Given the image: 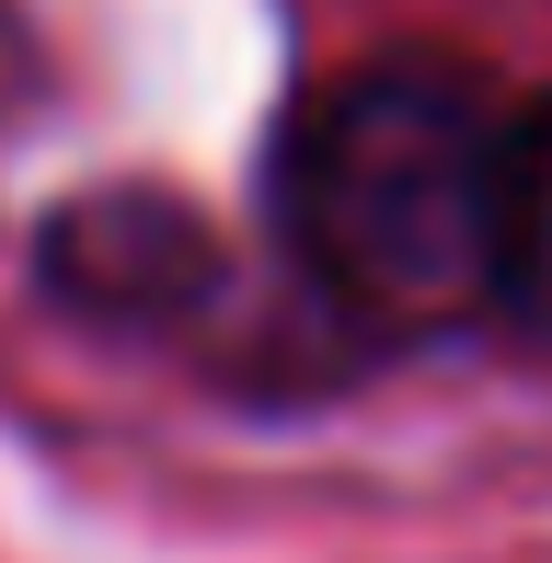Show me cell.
<instances>
[{
	"instance_id": "obj_1",
	"label": "cell",
	"mask_w": 552,
	"mask_h": 563,
	"mask_svg": "<svg viewBox=\"0 0 552 563\" xmlns=\"http://www.w3.org/2000/svg\"><path fill=\"white\" fill-rule=\"evenodd\" d=\"M518 126L530 92L449 46L322 69L265 139L276 253L368 334L495 322L518 276Z\"/></svg>"
},
{
	"instance_id": "obj_2",
	"label": "cell",
	"mask_w": 552,
	"mask_h": 563,
	"mask_svg": "<svg viewBox=\"0 0 552 563\" xmlns=\"http://www.w3.org/2000/svg\"><path fill=\"white\" fill-rule=\"evenodd\" d=\"M35 265H46V288H58L69 311L128 322V334H173V322H196L231 288L219 230L196 219L185 196H162V185H104V196H81V208H58L46 242H35Z\"/></svg>"
},
{
	"instance_id": "obj_3",
	"label": "cell",
	"mask_w": 552,
	"mask_h": 563,
	"mask_svg": "<svg viewBox=\"0 0 552 563\" xmlns=\"http://www.w3.org/2000/svg\"><path fill=\"white\" fill-rule=\"evenodd\" d=\"M507 311L552 322V92H530V126H518V276Z\"/></svg>"
}]
</instances>
